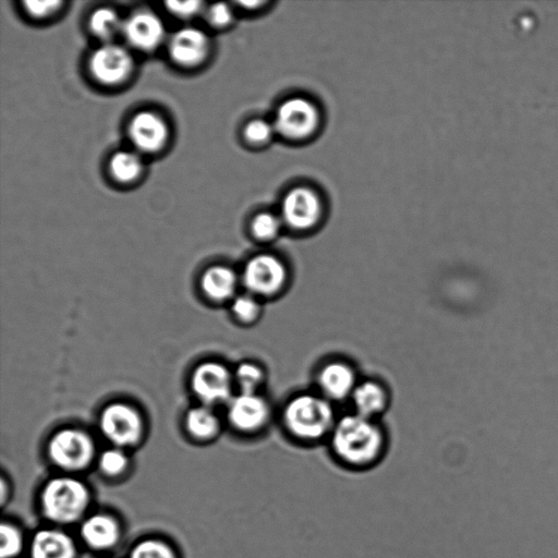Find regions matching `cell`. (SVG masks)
I'll list each match as a JSON object with an SVG mask.
<instances>
[{"instance_id": "obj_33", "label": "cell", "mask_w": 558, "mask_h": 558, "mask_svg": "<svg viewBox=\"0 0 558 558\" xmlns=\"http://www.w3.org/2000/svg\"><path fill=\"white\" fill-rule=\"evenodd\" d=\"M242 9L247 12H263L264 10L271 7V1H242L239 2Z\"/></svg>"}, {"instance_id": "obj_12", "label": "cell", "mask_w": 558, "mask_h": 558, "mask_svg": "<svg viewBox=\"0 0 558 558\" xmlns=\"http://www.w3.org/2000/svg\"><path fill=\"white\" fill-rule=\"evenodd\" d=\"M357 384L354 368L343 361H330L317 373L320 395L329 401L351 398Z\"/></svg>"}, {"instance_id": "obj_23", "label": "cell", "mask_w": 558, "mask_h": 558, "mask_svg": "<svg viewBox=\"0 0 558 558\" xmlns=\"http://www.w3.org/2000/svg\"><path fill=\"white\" fill-rule=\"evenodd\" d=\"M123 23L111 8H99L93 12L89 25L94 34L102 39H110L122 32Z\"/></svg>"}, {"instance_id": "obj_10", "label": "cell", "mask_w": 558, "mask_h": 558, "mask_svg": "<svg viewBox=\"0 0 558 558\" xmlns=\"http://www.w3.org/2000/svg\"><path fill=\"white\" fill-rule=\"evenodd\" d=\"M228 420L242 433H256L265 427L271 415L266 398L258 392H239L227 403Z\"/></svg>"}, {"instance_id": "obj_6", "label": "cell", "mask_w": 558, "mask_h": 558, "mask_svg": "<svg viewBox=\"0 0 558 558\" xmlns=\"http://www.w3.org/2000/svg\"><path fill=\"white\" fill-rule=\"evenodd\" d=\"M241 279L248 293L258 299L272 298L287 286L289 270L276 254L259 253L245 263Z\"/></svg>"}, {"instance_id": "obj_8", "label": "cell", "mask_w": 558, "mask_h": 558, "mask_svg": "<svg viewBox=\"0 0 558 558\" xmlns=\"http://www.w3.org/2000/svg\"><path fill=\"white\" fill-rule=\"evenodd\" d=\"M99 426L104 436L119 448L136 445L144 432L138 411L123 402L107 405L100 414Z\"/></svg>"}, {"instance_id": "obj_1", "label": "cell", "mask_w": 558, "mask_h": 558, "mask_svg": "<svg viewBox=\"0 0 558 558\" xmlns=\"http://www.w3.org/2000/svg\"><path fill=\"white\" fill-rule=\"evenodd\" d=\"M329 447L339 464L363 471L373 468L383 458L386 436L374 420L352 413L336 421L329 435Z\"/></svg>"}, {"instance_id": "obj_20", "label": "cell", "mask_w": 558, "mask_h": 558, "mask_svg": "<svg viewBox=\"0 0 558 558\" xmlns=\"http://www.w3.org/2000/svg\"><path fill=\"white\" fill-rule=\"evenodd\" d=\"M187 432L195 438H214L220 429V421L209 405H199L189 410L185 416Z\"/></svg>"}, {"instance_id": "obj_30", "label": "cell", "mask_w": 558, "mask_h": 558, "mask_svg": "<svg viewBox=\"0 0 558 558\" xmlns=\"http://www.w3.org/2000/svg\"><path fill=\"white\" fill-rule=\"evenodd\" d=\"M207 21L216 27H226L233 21V11L226 3H215L206 10Z\"/></svg>"}, {"instance_id": "obj_24", "label": "cell", "mask_w": 558, "mask_h": 558, "mask_svg": "<svg viewBox=\"0 0 558 558\" xmlns=\"http://www.w3.org/2000/svg\"><path fill=\"white\" fill-rule=\"evenodd\" d=\"M243 137L253 147H265L276 137V130L271 119L253 118L243 128Z\"/></svg>"}, {"instance_id": "obj_28", "label": "cell", "mask_w": 558, "mask_h": 558, "mask_svg": "<svg viewBox=\"0 0 558 558\" xmlns=\"http://www.w3.org/2000/svg\"><path fill=\"white\" fill-rule=\"evenodd\" d=\"M98 466L107 476H118L129 466V457L122 448H109L98 457Z\"/></svg>"}, {"instance_id": "obj_3", "label": "cell", "mask_w": 558, "mask_h": 558, "mask_svg": "<svg viewBox=\"0 0 558 558\" xmlns=\"http://www.w3.org/2000/svg\"><path fill=\"white\" fill-rule=\"evenodd\" d=\"M43 515L54 524H71L85 518L90 504L86 484L72 475L50 478L39 497Z\"/></svg>"}, {"instance_id": "obj_13", "label": "cell", "mask_w": 558, "mask_h": 558, "mask_svg": "<svg viewBox=\"0 0 558 558\" xmlns=\"http://www.w3.org/2000/svg\"><path fill=\"white\" fill-rule=\"evenodd\" d=\"M122 33L126 40L141 50H153L162 40L165 28L161 20L154 13L141 11L130 16Z\"/></svg>"}, {"instance_id": "obj_21", "label": "cell", "mask_w": 558, "mask_h": 558, "mask_svg": "<svg viewBox=\"0 0 558 558\" xmlns=\"http://www.w3.org/2000/svg\"><path fill=\"white\" fill-rule=\"evenodd\" d=\"M250 229L256 240L271 242L280 235L284 225L278 211L262 210L253 216Z\"/></svg>"}, {"instance_id": "obj_5", "label": "cell", "mask_w": 558, "mask_h": 558, "mask_svg": "<svg viewBox=\"0 0 558 558\" xmlns=\"http://www.w3.org/2000/svg\"><path fill=\"white\" fill-rule=\"evenodd\" d=\"M278 214L284 228L305 233L316 229L325 217L326 203L322 193L310 184H295L281 196Z\"/></svg>"}, {"instance_id": "obj_7", "label": "cell", "mask_w": 558, "mask_h": 558, "mask_svg": "<svg viewBox=\"0 0 558 558\" xmlns=\"http://www.w3.org/2000/svg\"><path fill=\"white\" fill-rule=\"evenodd\" d=\"M48 456L51 462L66 472L87 468L95 458V444L82 429L63 428L49 440Z\"/></svg>"}, {"instance_id": "obj_11", "label": "cell", "mask_w": 558, "mask_h": 558, "mask_svg": "<svg viewBox=\"0 0 558 558\" xmlns=\"http://www.w3.org/2000/svg\"><path fill=\"white\" fill-rule=\"evenodd\" d=\"M89 68L97 81L112 85L121 83L131 74L133 59L122 46L106 44L93 52Z\"/></svg>"}, {"instance_id": "obj_18", "label": "cell", "mask_w": 558, "mask_h": 558, "mask_svg": "<svg viewBox=\"0 0 558 558\" xmlns=\"http://www.w3.org/2000/svg\"><path fill=\"white\" fill-rule=\"evenodd\" d=\"M238 282L239 279L233 269L222 265L207 268L201 279L203 292L216 302L233 300Z\"/></svg>"}, {"instance_id": "obj_15", "label": "cell", "mask_w": 558, "mask_h": 558, "mask_svg": "<svg viewBox=\"0 0 558 558\" xmlns=\"http://www.w3.org/2000/svg\"><path fill=\"white\" fill-rule=\"evenodd\" d=\"M129 133L138 149L156 151L166 143L168 129L161 117L150 111H142L132 118Z\"/></svg>"}, {"instance_id": "obj_4", "label": "cell", "mask_w": 558, "mask_h": 558, "mask_svg": "<svg viewBox=\"0 0 558 558\" xmlns=\"http://www.w3.org/2000/svg\"><path fill=\"white\" fill-rule=\"evenodd\" d=\"M270 119L277 137L291 144H303L313 140L323 125L320 106L305 95L283 98Z\"/></svg>"}, {"instance_id": "obj_16", "label": "cell", "mask_w": 558, "mask_h": 558, "mask_svg": "<svg viewBox=\"0 0 558 558\" xmlns=\"http://www.w3.org/2000/svg\"><path fill=\"white\" fill-rule=\"evenodd\" d=\"M29 558H76L73 538L59 529L37 531L28 545Z\"/></svg>"}, {"instance_id": "obj_9", "label": "cell", "mask_w": 558, "mask_h": 558, "mask_svg": "<svg viewBox=\"0 0 558 558\" xmlns=\"http://www.w3.org/2000/svg\"><path fill=\"white\" fill-rule=\"evenodd\" d=\"M233 374L218 362H204L193 372L191 385L205 405L228 403L232 396Z\"/></svg>"}, {"instance_id": "obj_2", "label": "cell", "mask_w": 558, "mask_h": 558, "mask_svg": "<svg viewBox=\"0 0 558 558\" xmlns=\"http://www.w3.org/2000/svg\"><path fill=\"white\" fill-rule=\"evenodd\" d=\"M336 421L331 401L320 393H299L282 410L287 432L303 442H314L329 436Z\"/></svg>"}, {"instance_id": "obj_29", "label": "cell", "mask_w": 558, "mask_h": 558, "mask_svg": "<svg viewBox=\"0 0 558 558\" xmlns=\"http://www.w3.org/2000/svg\"><path fill=\"white\" fill-rule=\"evenodd\" d=\"M129 558H177L173 549L160 539H144L130 551Z\"/></svg>"}, {"instance_id": "obj_27", "label": "cell", "mask_w": 558, "mask_h": 558, "mask_svg": "<svg viewBox=\"0 0 558 558\" xmlns=\"http://www.w3.org/2000/svg\"><path fill=\"white\" fill-rule=\"evenodd\" d=\"M0 542L1 558H15L24 548L22 531L11 522L1 523Z\"/></svg>"}, {"instance_id": "obj_31", "label": "cell", "mask_w": 558, "mask_h": 558, "mask_svg": "<svg viewBox=\"0 0 558 558\" xmlns=\"http://www.w3.org/2000/svg\"><path fill=\"white\" fill-rule=\"evenodd\" d=\"M168 10L172 12L174 15L186 19L194 16L197 12L201 11L203 3L199 1H185V2H167L166 3Z\"/></svg>"}, {"instance_id": "obj_25", "label": "cell", "mask_w": 558, "mask_h": 558, "mask_svg": "<svg viewBox=\"0 0 558 558\" xmlns=\"http://www.w3.org/2000/svg\"><path fill=\"white\" fill-rule=\"evenodd\" d=\"M233 378L241 392H258L265 383L266 374L259 364L243 362L235 368Z\"/></svg>"}, {"instance_id": "obj_26", "label": "cell", "mask_w": 558, "mask_h": 558, "mask_svg": "<svg viewBox=\"0 0 558 558\" xmlns=\"http://www.w3.org/2000/svg\"><path fill=\"white\" fill-rule=\"evenodd\" d=\"M231 311L240 323L251 324L259 318L262 304L257 296L247 292L235 295L231 303Z\"/></svg>"}, {"instance_id": "obj_19", "label": "cell", "mask_w": 558, "mask_h": 558, "mask_svg": "<svg viewBox=\"0 0 558 558\" xmlns=\"http://www.w3.org/2000/svg\"><path fill=\"white\" fill-rule=\"evenodd\" d=\"M350 399L355 413L372 420L381 414L388 404L387 390L375 380L360 381Z\"/></svg>"}, {"instance_id": "obj_14", "label": "cell", "mask_w": 558, "mask_h": 558, "mask_svg": "<svg viewBox=\"0 0 558 558\" xmlns=\"http://www.w3.org/2000/svg\"><path fill=\"white\" fill-rule=\"evenodd\" d=\"M80 535L94 550H109L120 541L121 526L110 514L94 513L81 521Z\"/></svg>"}, {"instance_id": "obj_32", "label": "cell", "mask_w": 558, "mask_h": 558, "mask_svg": "<svg viewBox=\"0 0 558 558\" xmlns=\"http://www.w3.org/2000/svg\"><path fill=\"white\" fill-rule=\"evenodd\" d=\"M61 4L59 1H26L24 5L27 12L36 17L48 16Z\"/></svg>"}, {"instance_id": "obj_22", "label": "cell", "mask_w": 558, "mask_h": 558, "mask_svg": "<svg viewBox=\"0 0 558 558\" xmlns=\"http://www.w3.org/2000/svg\"><path fill=\"white\" fill-rule=\"evenodd\" d=\"M110 172L120 182L134 181L142 172L143 163L138 155L120 150L112 155L109 162Z\"/></svg>"}, {"instance_id": "obj_17", "label": "cell", "mask_w": 558, "mask_h": 558, "mask_svg": "<svg viewBox=\"0 0 558 558\" xmlns=\"http://www.w3.org/2000/svg\"><path fill=\"white\" fill-rule=\"evenodd\" d=\"M208 46V38L203 31L184 27L172 35L169 41V53L175 62L192 65L205 58Z\"/></svg>"}]
</instances>
